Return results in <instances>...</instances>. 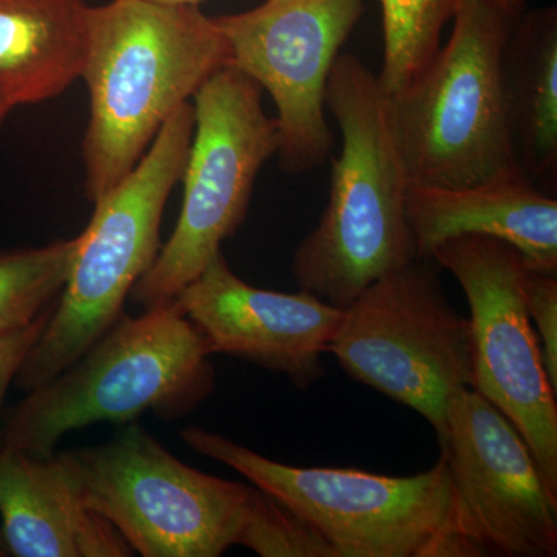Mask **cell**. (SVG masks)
<instances>
[{
	"label": "cell",
	"mask_w": 557,
	"mask_h": 557,
	"mask_svg": "<svg viewBox=\"0 0 557 557\" xmlns=\"http://www.w3.org/2000/svg\"><path fill=\"white\" fill-rule=\"evenodd\" d=\"M487 2L493 3L498 10L512 17H519L520 14L527 11L525 0H487Z\"/></svg>",
	"instance_id": "cell-23"
},
{
	"label": "cell",
	"mask_w": 557,
	"mask_h": 557,
	"mask_svg": "<svg viewBox=\"0 0 557 557\" xmlns=\"http://www.w3.org/2000/svg\"><path fill=\"white\" fill-rule=\"evenodd\" d=\"M329 351L351 380L420 413L438 440L450 401L474 383L469 318L420 259L376 278L344 307Z\"/></svg>",
	"instance_id": "cell-8"
},
{
	"label": "cell",
	"mask_w": 557,
	"mask_h": 557,
	"mask_svg": "<svg viewBox=\"0 0 557 557\" xmlns=\"http://www.w3.org/2000/svg\"><path fill=\"white\" fill-rule=\"evenodd\" d=\"M174 302L199 329L211 354L282 373L300 391L324 373L321 358L343 311L304 289L252 287L231 270L222 252Z\"/></svg>",
	"instance_id": "cell-13"
},
{
	"label": "cell",
	"mask_w": 557,
	"mask_h": 557,
	"mask_svg": "<svg viewBox=\"0 0 557 557\" xmlns=\"http://www.w3.org/2000/svg\"><path fill=\"white\" fill-rule=\"evenodd\" d=\"M194 124L190 101L161 126L137 166L94 201L60 299L14 380L22 391L60 375L123 314L127 296L159 256L161 219L185 171Z\"/></svg>",
	"instance_id": "cell-5"
},
{
	"label": "cell",
	"mask_w": 557,
	"mask_h": 557,
	"mask_svg": "<svg viewBox=\"0 0 557 557\" xmlns=\"http://www.w3.org/2000/svg\"><path fill=\"white\" fill-rule=\"evenodd\" d=\"M406 209L417 259L478 234L507 242L528 269L557 274V200L525 177L461 188L409 185Z\"/></svg>",
	"instance_id": "cell-14"
},
{
	"label": "cell",
	"mask_w": 557,
	"mask_h": 557,
	"mask_svg": "<svg viewBox=\"0 0 557 557\" xmlns=\"http://www.w3.org/2000/svg\"><path fill=\"white\" fill-rule=\"evenodd\" d=\"M527 310L541 344L542 358L552 387L557 394V278L556 274L528 269Z\"/></svg>",
	"instance_id": "cell-21"
},
{
	"label": "cell",
	"mask_w": 557,
	"mask_h": 557,
	"mask_svg": "<svg viewBox=\"0 0 557 557\" xmlns=\"http://www.w3.org/2000/svg\"><path fill=\"white\" fill-rule=\"evenodd\" d=\"M429 259L448 270L467 296L472 388L515 424L557 491V394L527 310L525 260L507 242L478 234L443 242Z\"/></svg>",
	"instance_id": "cell-10"
},
{
	"label": "cell",
	"mask_w": 557,
	"mask_h": 557,
	"mask_svg": "<svg viewBox=\"0 0 557 557\" xmlns=\"http://www.w3.org/2000/svg\"><path fill=\"white\" fill-rule=\"evenodd\" d=\"M262 95L259 84L231 62L194 95L182 212L170 240L132 289V300L143 309L177 298L240 228L259 172L277 152L276 121L263 110Z\"/></svg>",
	"instance_id": "cell-7"
},
{
	"label": "cell",
	"mask_w": 557,
	"mask_h": 557,
	"mask_svg": "<svg viewBox=\"0 0 557 557\" xmlns=\"http://www.w3.org/2000/svg\"><path fill=\"white\" fill-rule=\"evenodd\" d=\"M0 518L11 556L134 555L120 531L83 504L57 454L0 448Z\"/></svg>",
	"instance_id": "cell-15"
},
{
	"label": "cell",
	"mask_w": 557,
	"mask_h": 557,
	"mask_svg": "<svg viewBox=\"0 0 557 557\" xmlns=\"http://www.w3.org/2000/svg\"><path fill=\"white\" fill-rule=\"evenodd\" d=\"M384 61L379 75L387 97L401 94L440 49L457 0H380Z\"/></svg>",
	"instance_id": "cell-19"
},
{
	"label": "cell",
	"mask_w": 557,
	"mask_h": 557,
	"mask_svg": "<svg viewBox=\"0 0 557 557\" xmlns=\"http://www.w3.org/2000/svg\"><path fill=\"white\" fill-rule=\"evenodd\" d=\"M228 62L225 36L200 7L153 0L90 7L81 75L90 102L83 139L87 199L94 203L126 177L172 113Z\"/></svg>",
	"instance_id": "cell-1"
},
{
	"label": "cell",
	"mask_w": 557,
	"mask_h": 557,
	"mask_svg": "<svg viewBox=\"0 0 557 557\" xmlns=\"http://www.w3.org/2000/svg\"><path fill=\"white\" fill-rule=\"evenodd\" d=\"M237 545L262 557H336L306 520L255 485L249 491Z\"/></svg>",
	"instance_id": "cell-20"
},
{
	"label": "cell",
	"mask_w": 557,
	"mask_h": 557,
	"mask_svg": "<svg viewBox=\"0 0 557 557\" xmlns=\"http://www.w3.org/2000/svg\"><path fill=\"white\" fill-rule=\"evenodd\" d=\"M518 17L457 0L448 42L388 98L410 185H483L523 177L505 100V42Z\"/></svg>",
	"instance_id": "cell-4"
},
{
	"label": "cell",
	"mask_w": 557,
	"mask_h": 557,
	"mask_svg": "<svg viewBox=\"0 0 557 557\" xmlns=\"http://www.w3.org/2000/svg\"><path fill=\"white\" fill-rule=\"evenodd\" d=\"M505 100L523 177L545 193L557 188V10L515 20L505 42Z\"/></svg>",
	"instance_id": "cell-17"
},
{
	"label": "cell",
	"mask_w": 557,
	"mask_h": 557,
	"mask_svg": "<svg viewBox=\"0 0 557 557\" xmlns=\"http://www.w3.org/2000/svg\"><path fill=\"white\" fill-rule=\"evenodd\" d=\"M153 2L171 3V5H196V7H200V3L208 2V0H153Z\"/></svg>",
	"instance_id": "cell-24"
},
{
	"label": "cell",
	"mask_w": 557,
	"mask_h": 557,
	"mask_svg": "<svg viewBox=\"0 0 557 557\" xmlns=\"http://www.w3.org/2000/svg\"><path fill=\"white\" fill-rule=\"evenodd\" d=\"M89 11L84 0H0V100L39 104L79 79Z\"/></svg>",
	"instance_id": "cell-16"
},
{
	"label": "cell",
	"mask_w": 557,
	"mask_h": 557,
	"mask_svg": "<svg viewBox=\"0 0 557 557\" xmlns=\"http://www.w3.org/2000/svg\"><path fill=\"white\" fill-rule=\"evenodd\" d=\"M54 304L25 327L0 332V448L3 446V416H5L3 403H5L7 392L16 380L17 372L24 364L25 358L30 354L36 341L42 335L44 329L53 313Z\"/></svg>",
	"instance_id": "cell-22"
},
{
	"label": "cell",
	"mask_w": 557,
	"mask_h": 557,
	"mask_svg": "<svg viewBox=\"0 0 557 557\" xmlns=\"http://www.w3.org/2000/svg\"><path fill=\"white\" fill-rule=\"evenodd\" d=\"M11 110H13V109H11L9 104H5V102L0 100V129H2L3 123H5V120L9 119Z\"/></svg>",
	"instance_id": "cell-25"
},
{
	"label": "cell",
	"mask_w": 557,
	"mask_h": 557,
	"mask_svg": "<svg viewBox=\"0 0 557 557\" xmlns=\"http://www.w3.org/2000/svg\"><path fill=\"white\" fill-rule=\"evenodd\" d=\"M209 355L174 300L137 318L121 314L73 364L3 416V446L47 458L64 435L101 421L131 423L148 410L186 416L214 388Z\"/></svg>",
	"instance_id": "cell-3"
},
{
	"label": "cell",
	"mask_w": 557,
	"mask_h": 557,
	"mask_svg": "<svg viewBox=\"0 0 557 557\" xmlns=\"http://www.w3.org/2000/svg\"><path fill=\"white\" fill-rule=\"evenodd\" d=\"M10 555L9 545H7L5 537H3L2 530H0V557H7Z\"/></svg>",
	"instance_id": "cell-26"
},
{
	"label": "cell",
	"mask_w": 557,
	"mask_h": 557,
	"mask_svg": "<svg viewBox=\"0 0 557 557\" xmlns=\"http://www.w3.org/2000/svg\"><path fill=\"white\" fill-rule=\"evenodd\" d=\"M180 435L190 449L239 472L306 520L336 557H453L463 536L442 456L420 474L391 478L278 463L201 428Z\"/></svg>",
	"instance_id": "cell-6"
},
{
	"label": "cell",
	"mask_w": 557,
	"mask_h": 557,
	"mask_svg": "<svg viewBox=\"0 0 557 557\" xmlns=\"http://www.w3.org/2000/svg\"><path fill=\"white\" fill-rule=\"evenodd\" d=\"M362 11V0H263L255 9L214 17L231 64L274 102L276 156L288 174L317 170L332 153L325 90Z\"/></svg>",
	"instance_id": "cell-11"
},
{
	"label": "cell",
	"mask_w": 557,
	"mask_h": 557,
	"mask_svg": "<svg viewBox=\"0 0 557 557\" xmlns=\"http://www.w3.org/2000/svg\"><path fill=\"white\" fill-rule=\"evenodd\" d=\"M83 504L145 557H219L237 545L251 486L180 461L138 424L57 454Z\"/></svg>",
	"instance_id": "cell-9"
},
{
	"label": "cell",
	"mask_w": 557,
	"mask_h": 557,
	"mask_svg": "<svg viewBox=\"0 0 557 557\" xmlns=\"http://www.w3.org/2000/svg\"><path fill=\"white\" fill-rule=\"evenodd\" d=\"M325 109L343 146L327 205L296 248L292 271L300 289L344 309L376 278L417 260L406 209L410 182L391 100L355 54L336 58Z\"/></svg>",
	"instance_id": "cell-2"
},
{
	"label": "cell",
	"mask_w": 557,
	"mask_h": 557,
	"mask_svg": "<svg viewBox=\"0 0 557 557\" xmlns=\"http://www.w3.org/2000/svg\"><path fill=\"white\" fill-rule=\"evenodd\" d=\"M76 247L78 237L0 249V332L25 327L60 299Z\"/></svg>",
	"instance_id": "cell-18"
},
{
	"label": "cell",
	"mask_w": 557,
	"mask_h": 557,
	"mask_svg": "<svg viewBox=\"0 0 557 557\" xmlns=\"http://www.w3.org/2000/svg\"><path fill=\"white\" fill-rule=\"evenodd\" d=\"M438 445L453 480L458 531L482 556L557 555V491L493 403L472 387L458 392Z\"/></svg>",
	"instance_id": "cell-12"
}]
</instances>
